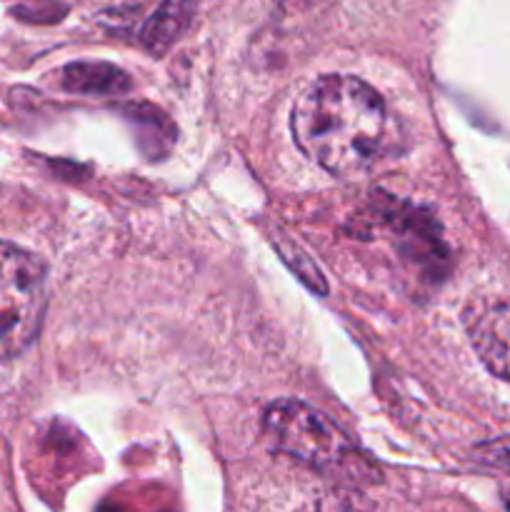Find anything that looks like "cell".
Segmentation results:
<instances>
[{
	"mask_svg": "<svg viewBox=\"0 0 510 512\" xmlns=\"http://www.w3.org/2000/svg\"><path fill=\"white\" fill-rule=\"evenodd\" d=\"M45 303L43 263L28 250L0 240V360L15 358L38 338Z\"/></svg>",
	"mask_w": 510,
	"mask_h": 512,
	"instance_id": "cell-3",
	"label": "cell"
},
{
	"mask_svg": "<svg viewBox=\"0 0 510 512\" xmlns=\"http://www.w3.org/2000/svg\"><path fill=\"white\" fill-rule=\"evenodd\" d=\"M63 85L73 93L83 95H110L120 93L130 85L128 75L120 68L105 63H78L65 68Z\"/></svg>",
	"mask_w": 510,
	"mask_h": 512,
	"instance_id": "cell-5",
	"label": "cell"
},
{
	"mask_svg": "<svg viewBox=\"0 0 510 512\" xmlns=\"http://www.w3.org/2000/svg\"><path fill=\"white\" fill-rule=\"evenodd\" d=\"M190 15V0H165L158 8V13L145 23L143 43L150 50H165L180 33Z\"/></svg>",
	"mask_w": 510,
	"mask_h": 512,
	"instance_id": "cell-6",
	"label": "cell"
},
{
	"mask_svg": "<svg viewBox=\"0 0 510 512\" xmlns=\"http://www.w3.org/2000/svg\"><path fill=\"white\" fill-rule=\"evenodd\" d=\"M298 148L333 175L373 168L395 140L385 100L353 75H323L290 113Z\"/></svg>",
	"mask_w": 510,
	"mask_h": 512,
	"instance_id": "cell-1",
	"label": "cell"
},
{
	"mask_svg": "<svg viewBox=\"0 0 510 512\" xmlns=\"http://www.w3.org/2000/svg\"><path fill=\"white\" fill-rule=\"evenodd\" d=\"M475 458L483 463L495 465V468H508L510 470V438H498L483 443L475 448Z\"/></svg>",
	"mask_w": 510,
	"mask_h": 512,
	"instance_id": "cell-7",
	"label": "cell"
},
{
	"mask_svg": "<svg viewBox=\"0 0 510 512\" xmlns=\"http://www.w3.org/2000/svg\"><path fill=\"white\" fill-rule=\"evenodd\" d=\"M508 505H510V500H508Z\"/></svg>",
	"mask_w": 510,
	"mask_h": 512,
	"instance_id": "cell-8",
	"label": "cell"
},
{
	"mask_svg": "<svg viewBox=\"0 0 510 512\" xmlns=\"http://www.w3.org/2000/svg\"><path fill=\"white\" fill-rule=\"evenodd\" d=\"M263 430L280 453L305 468L348 480H373V468L353 440L330 418L300 400H275L265 408Z\"/></svg>",
	"mask_w": 510,
	"mask_h": 512,
	"instance_id": "cell-2",
	"label": "cell"
},
{
	"mask_svg": "<svg viewBox=\"0 0 510 512\" xmlns=\"http://www.w3.org/2000/svg\"><path fill=\"white\" fill-rule=\"evenodd\" d=\"M463 325L480 363L510 380V300L478 298L463 310Z\"/></svg>",
	"mask_w": 510,
	"mask_h": 512,
	"instance_id": "cell-4",
	"label": "cell"
}]
</instances>
